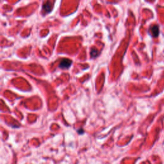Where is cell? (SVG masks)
Here are the masks:
<instances>
[{
    "mask_svg": "<svg viewBox=\"0 0 164 164\" xmlns=\"http://www.w3.org/2000/svg\"><path fill=\"white\" fill-rule=\"evenodd\" d=\"M71 64H72V62L71 60L64 59L62 60V61L60 62L59 64V67L62 69H67L71 66Z\"/></svg>",
    "mask_w": 164,
    "mask_h": 164,
    "instance_id": "1",
    "label": "cell"
},
{
    "mask_svg": "<svg viewBox=\"0 0 164 164\" xmlns=\"http://www.w3.org/2000/svg\"><path fill=\"white\" fill-rule=\"evenodd\" d=\"M151 34L154 37H157L159 35V27L158 25H154L150 28Z\"/></svg>",
    "mask_w": 164,
    "mask_h": 164,
    "instance_id": "2",
    "label": "cell"
},
{
    "mask_svg": "<svg viewBox=\"0 0 164 164\" xmlns=\"http://www.w3.org/2000/svg\"><path fill=\"white\" fill-rule=\"evenodd\" d=\"M43 9L44 11L46 12V13H49L51 10V4L50 2H47L43 6Z\"/></svg>",
    "mask_w": 164,
    "mask_h": 164,
    "instance_id": "3",
    "label": "cell"
},
{
    "mask_svg": "<svg viewBox=\"0 0 164 164\" xmlns=\"http://www.w3.org/2000/svg\"><path fill=\"white\" fill-rule=\"evenodd\" d=\"M91 56L93 58L96 57L98 55V50L96 49L95 47H92L91 51Z\"/></svg>",
    "mask_w": 164,
    "mask_h": 164,
    "instance_id": "4",
    "label": "cell"
}]
</instances>
